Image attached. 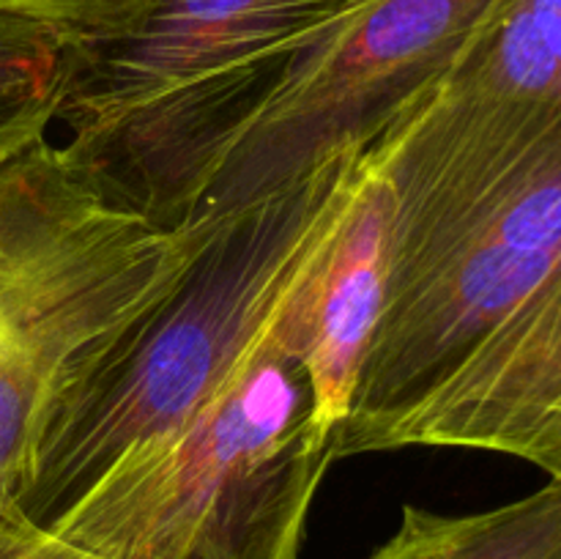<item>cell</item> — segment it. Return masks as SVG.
<instances>
[{
  "label": "cell",
  "instance_id": "11",
  "mask_svg": "<svg viewBox=\"0 0 561 559\" xmlns=\"http://www.w3.org/2000/svg\"><path fill=\"white\" fill-rule=\"evenodd\" d=\"M148 0H0V9L47 27L60 53H77L126 25Z\"/></svg>",
  "mask_w": 561,
  "mask_h": 559
},
{
  "label": "cell",
  "instance_id": "5",
  "mask_svg": "<svg viewBox=\"0 0 561 559\" xmlns=\"http://www.w3.org/2000/svg\"><path fill=\"white\" fill-rule=\"evenodd\" d=\"M206 223L159 228L49 140L0 164V502L82 351L168 288Z\"/></svg>",
  "mask_w": 561,
  "mask_h": 559
},
{
  "label": "cell",
  "instance_id": "4",
  "mask_svg": "<svg viewBox=\"0 0 561 559\" xmlns=\"http://www.w3.org/2000/svg\"><path fill=\"white\" fill-rule=\"evenodd\" d=\"M334 460L277 323L206 406L107 466L44 529L104 559H299Z\"/></svg>",
  "mask_w": 561,
  "mask_h": 559
},
{
  "label": "cell",
  "instance_id": "12",
  "mask_svg": "<svg viewBox=\"0 0 561 559\" xmlns=\"http://www.w3.org/2000/svg\"><path fill=\"white\" fill-rule=\"evenodd\" d=\"M0 559H104L85 551L64 537L53 535L44 526L33 524L14 504V499L0 502Z\"/></svg>",
  "mask_w": 561,
  "mask_h": 559
},
{
  "label": "cell",
  "instance_id": "6",
  "mask_svg": "<svg viewBox=\"0 0 561 559\" xmlns=\"http://www.w3.org/2000/svg\"><path fill=\"white\" fill-rule=\"evenodd\" d=\"M491 5L493 0H359L301 55L201 208H239L343 153H365L442 85Z\"/></svg>",
  "mask_w": 561,
  "mask_h": 559
},
{
  "label": "cell",
  "instance_id": "3",
  "mask_svg": "<svg viewBox=\"0 0 561 559\" xmlns=\"http://www.w3.org/2000/svg\"><path fill=\"white\" fill-rule=\"evenodd\" d=\"M359 0H148L121 31L60 53L66 151L121 206L170 230L301 55Z\"/></svg>",
  "mask_w": 561,
  "mask_h": 559
},
{
  "label": "cell",
  "instance_id": "10",
  "mask_svg": "<svg viewBox=\"0 0 561 559\" xmlns=\"http://www.w3.org/2000/svg\"><path fill=\"white\" fill-rule=\"evenodd\" d=\"M60 47L27 16L0 9V164L11 162L58 121Z\"/></svg>",
  "mask_w": 561,
  "mask_h": 559
},
{
  "label": "cell",
  "instance_id": "2",
  "mask_svg": "<svg viewBox=\"0 0 561 559\" xmlns=\"http://www.w3.org/2000/svg\"><path fill=\"white\" fill-rule=\"evenodd\" d=\"M365 153L211 212L162 294L82 351L49 406L14 504L49 526L107 466L168 436L266 340L332 244Z\"/></svg>",
  "mask_w": 561,
  "mask_h": 559
},
{
  "label": "cell",
  "instance_id": "9",
  "mask_svg": "<svg viewBox=\"0 0 561 559\" xmlns=\"http://www.w3.org/2000/svg\"><path fill=\"white\" fill-rule=\"evenodd\" d=\"M370 559H561V480L482 513L405 504L398 532Z\"/></svg>",
  "mask_w": 561,
  "mask_h": 559
},
{
  "label": "cell",
  "instance_id": "1",
  "mask_svg": "<svg viewBox=\"0 0 561 559\" xmlns=\"http://www.w3.org/2000/svg\"><path fill=\"white\" fill-rule=\"evenodd\" d=\"M389 186V274L334 442L420 398L561 272V104L433 91L365 151Z\"/></svg>",
  "mask_w": 561,
  "mask_h": 559
},
{
  "label": "cell",
  "instance_id": "8",
  "mask_svg": "<svg viewBox=\"0 0 561 559\" xmlns=\"http://www.w3.org/2000/svg\"><path fill=\"white\" fill-rule=\"evenodd\" d=\"M436 91L507 104H561V0H493Z\"/></svg>",
  "mask_w": 561,
  "mask_h": 559
},
{
  "label": "cell",
  "instance_id": "7",
  "mask_svg": "<svg viewBox=\"0 0 561 559\" xmlns=\"http://www.w3.org/2000/svg\"><path fill=\"white\" fill-rule=\"evenodd\" d=\"M392 197L365 157L332 244L290 299L279 334L310 376L316 409L332 436L348 420L362 362L381 318L389 274Z\"/></svg>",
  "mask_w": 561,
  "mask_h": 559
}]
</instances>
